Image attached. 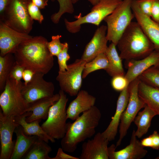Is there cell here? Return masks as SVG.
I'll return each instance as SVG.
<instances>
[{
    "label": "cell",
    "instance_id": "obj_1",
    "mask_svg": "<svg viewBox=\"0 0 159 159\" xmlns=\"http://www.w3.org/2000/svg\"><path fill=\"white\" fill-rule=\"evenodd\" d=\"M46 39L33 37L21 43L13 54L16 62L35 72L47 73L54 66V58L47 46Z\"/></svg>",
    "mask_w": 159,
    "mask_h": 159
},
{
    "label": "cell",
    "instance_id": "obj_2",
    "mask_svg": "<svg viewBox=\"0 0 159 159\" xmlns=\"http://www.w3.org/2000/svg\"><path fill=\"white\" fill-rule=\"evenodd\" d=\"M101 117L100 111L94 106L83 112L73 122H67L66 134L61 142L64 151L73 153L79 143L92 137Z\"/></svg>",
    "mask_w": 159,
    "mask_h": 159
},
{
    "label": "cell",
    "instance_id": "obj_3",
    "mask_svg": "<svg viewBox=\"0 0 159 159\" xmlns=\"http://www.w3.org/2000/svg\"><path fill=\"white\" fill-rule=\"evenodd\" d=\"M122 59L127 61L143 58L154 50L153 45L137 21H132L117 45Z\"/></svg>",
    "mask_w": 159,
    "mask_h": 159
},
{
    "label": "cell",
    "instance_id": "obj_4",
    "mask_svg": "<svg viewBox=\"0 0 159 159\" xmlns=\"http://www.w3.org/2000/svg\"><path fill=\"white\" fill-rule=\"evenodd\" d=\"M132 0H123L103 20L107 25V39L116 46L121 36L135 18L131 8Z\"/></svg>",
    "mask_w": 159,
    "mask_h": 159
},
{
    "label": "cell",
    "instance_id": "obj_5",
    "mask_svg": "<svg viewBox=\"0 0 159 159\" xmlns=\"http://www.w3.org/2000/svg\"><path fill=\"white\" fill-rule=\"evenodd\" d=\"M59 100L50 108L46 121L41 126L50 137L54 139H62L67 130V103L68 99L64 92L60 90Z\"/></svg>",
    "mask_w": 159,
    "mask_h": 159
},
{
    "label": "cell",
    "instance_id": "obj_6",
    "mask_svg": "<svg viewBox=\"0 0 159 159\" xmlns=\"http://www.w3.org/2000/svg\"><path fill=\"white\" fill-rule=\"evenodd\" d=\"M23 82L9 77L0 95V106L5 115L16 116L27 112L29 105L21 92Z\"/></svg>",
    "mask_w": 159,
    "mask_h": 159
},
{
    "label": "cell",
    "instance_id": "obj_7",
    "mask_svg": "<svg viewBox=\"0 0 159 159\" xmlns=\"http://www.w3.org/2000/svg\"><path fill=\"white\" fill-rule=\"evenodd\" d=\"M29 1L10 0L1 16L0 21L18 32L29 34L32 29L33 20L28 10Z\"/></svg>",
    "mask_w": 159,
    "mask_h": 159
},
{
    "label": "cell",
    "instance_id": "obj_8",
    "mask_svg": "<svg viewBox=\"0 0 159 159\" xmlns=\"http://www.w3.org/2000/svg\"><path fill=\"white\" fill-rule=\"evenodd\" d=\"M123 0H99L93 6L91 11L82 16L81 14L75 16L76 20L69 21L64 19L66 28L69 32L74 33L79 32L81 25L86 23L91 24L98 26L101 22L107 16L111 14L120 4Z\"/></svg>",
    "mask_w": 159,
    "mask_h": 159
},
{
    "label": "cell",
    "instance_id": "obj_9",
    "mask_svg": "<svg viewBox=\"0 0 159 159\" xmlns=\"http://www.w3.org/2000/svg\"><path fill=\"white\" fill-rule=\"evenodd\" d=\"M139 77L129 84L130 95L127 106L121 116L119 125V136L116 147L120 145L126 136L132 122L139 111L146 105L139 97L138 86L140 81Z\"/></svg>",
    "mask_w": 159,
    "mask_h": 159
},
{
    "label": "cell",
    "instance_id": "obj_10",
    "mask_svg": "<svg viewBox=\"0 0 159 159\" xmlns=\"http://www.w3.org/2000/svg\"><path fill=\"white\" fill-rule=\"evenodd\" d=\"M86 63L81 59H77L67 65L65 71H59L56 79L61 90L72 97L77 95L82 85V73Z\"/></svg>",
    "mask_w": 159,
    "mask_h": 159
},
{
    "label": "cell",
    "instance_id": "obj_11",
    "mask_svg": "<svg viewBox=\"0 0 159 159\" xmlns=\"http://www.w3.org/2000/svg\"><path fill=\"white\" fill-rule=\"evenodd\" d=\"M44 74L36 72L32 80L26 85H22L21 92L26 103H30L42 98L54 95V84L44 79Z\"/></svg>",
    "mask_w": 159,
    "mask_h": 159
},
{
    "label": "cell",
    "instance_id": "obj_12",
    "mask_svg": "<svg viewBox=\"0 0 159 159\" xmlns=\"http://www.w3.org/2000/svg\"><path fill=\"white\" fill-rule=\"evenodd\" d=\"M19 125L15 120V116L4 115L0 109V159H11L15 142L12 140L13 135L16 128Z\"/></svg>",
    "mask_w": 159,
    "mask_h": 159
},
{
    "label": "cell",
    "instance_id": "obj_13",
    "mask_svg": "<svg viewBox=\"0 0 159 159\" xmlns=\"http://www.w3.org/2000/svg\"><path fill=\"white\" fill-rule=\"evenodd\" d=\"M32 37L16 31L0 21V56L14 54L21 43Z\"/></svg>",
    "mask_w": 159,
    "mask_h": 159
},
{
    "label": "cell",
    "instance_id": "obj_14",
    "mask_svg": "<svg viewBox=\"0 0 159 159\" xmlns=\"http://www.w3.org/2000/svg\"><path fill=\"white\" fill-rule=\"evenodd\" d=\"M109 143L102 133H97L92 139L83 143L80 159H109Z\"/></svg>",
    "mask_w": 159,
    "mask_h": 159
},
{
    "label": "cell",
    "instance_id": "obj_15",
    "mask_svg": "<svg viewBox=\"0 0 159 159\" xmlns=\"http://www.w3.org/2000/svg\"><path fill=\"white\" fill-rule=\"evenodd\" d=\"M135 131L133 130L130 144L124 148L116 151V145L112 144L108 148L110 159H141L144 158L148 153L137 139Z\"/></svg>",
    "mask_w": 159,
    "mask_h": 159
},
{
    "label": "cell",
    "instance_id": "obj_16",
    "mask_svg": "<svg viewBox=\"0 0 159 159\" xmlns=\"http://www.w3.org/2000/svg\"><path fill=\"white\" fill-rule=\"evenodd\" d=\"M131 8L136 21L153 45L155 50L159 52V24L144 14L135 0H132Z\"/></svg>",
    "mask_w": 159,
    "mask_h": 159
},
{
    "label": "cell",
    "instance_id": "obj_17",
    "mask_svg": "<svg viewBox=\"0 0 159 159\" xmlns=\"http://www.w3.org/2000/svg\"><path fill=\"white\" fill-rule=\"evenodd\" d=\"M107 26L102 25L96 30L90 42L86 45L81 59L89 62L101 53H105L108 46L106 37Z\"/></svg>",
    "mask_w": 159,
    "mask_h": 159
},
{
    "label": "cell",
    "instance_id": "obj_18",
    "mask_svg": "<svg viewBox=\"0 0 159 159\" xmlns=\"http://www.w3.org/2000/svg\"><path fill=\"white\" fill-rule=\"evenodd\" d=\"M127 66V71L125 76L130 84L151 67H159V52L154 50L140 59L129 60Z\"/></svg>",
    "mask_w": 159,
    "mask_h": 159
},
{
    "label": "cell",
    "instance_id": "obj_19",
    "mask_svg": "<svg viewBox=\"0 0 159 159\" xmlns=\"http://www.w3.org/2000/svg\"><path fill=\"white\" fill-rule=\"evenodd\" d=\"M129 86L120 92L117 101L114 115L112 117V120L107 128L102 133L103 136L109 142L115 139L121 116L127 105L130 95Z\"/></svg>",
    "mask_w": 159,
    "mask_h": 159
},
{
    "label": "cell",
    "instance_id": "obj_20",
    "mask_svg": "<svg viewBox=\"0 0 159 159\" xmlns=\"http://www.w3.org/2000/svg\"><path fill=\"white\" fill-rule=\"evenodd\" d=\"M96 98L86 91L80 90L77 97L69 103L67 109V119L74 120L83 112L94 106Z\"/></svg>",
    "mask_w": 159,
    "mask_h": 159
},
{
    "label": "cell",
    "instance_id": "obj_21",
    "mask_svg": "<svg viewBox=\"0 0 159 159\" xmlns=\"http://www.w3.org/2000/svg\"><path fill=\"white\" fill-rule=\"evenodd\" d=\"M59 93L51 97L41 98L29 104L27 112L32 114L26 118L27 122H30L39 119H47L50 107L60 98Z\"/></svg>",
    "mask_w": 159,
    "mask_h": 159
},
{
    "label": "cell",
    "instance_id": "obj_22",
    "mask_svg": "<svg viewBox=\"0 0 159 159\" xmlns=\"http://www.w3.org/2000/svg\"><path fill=\"white\" fill-rule=\"evenodd\" d=\"M31 114L32 112H27L15 117L16 122L22 127L25 134L27 135L37 136L47 143L49 141L55 142V139L48 135L39 125L41 119L36 120L30 122L26 121V117Z\"/></svg>",
    "mask_w": 159,
    "mask_h": 159
},
{
    "label": "cell",
    "instance_id": "obj_23",
    "mask_svg": "<svg viewBox=\"0 0 159 159\" xmlns=\"http://www.w3.org/2000/svg\"><path fill=\"white\" fill-rule=\"evenodd\" d=\"M14 132L16 134V139L10 159H22L39 137L26 135L20 125L16 127Z\"/></svg>",
    "mask_w": 159,
    "mask_h": 159
},
{
    "label": "cell",
    "instance_id": "obj_24",
    "mask_svg": "<svg viewBox=\"0 0 159 159\" xmlns=\"http://www.w3.org/2000/svg\"><path fill=\"white\" fill-rule=\"evenodd\" d=\"M138 94L146 105L157 115H159V88L150 85L140 80Z\"/></svg>",
    "mask_w": 159,
    "mask_h": 159
},
{
    "label": "cell",
    "instance_id": "obj_25",
    "mask_svg": "<svg viewBox=\"0 0 159 159\" xmlns=\"http://www.w3.org/2000/svg\"><path fill=\"white\" fill-rule=\"evenodd\" d=\"M116 47L111 43L105 53L109 61V66L105 71L112 77L117 75H125L122 59L118 54Z\"/></svg>",
    "mask_w": 159,
    "mask_h": 159
},
{
    "label": "cell",
    "instance_id": "obj_26",
    "mask_svg": "<svg viewBox=\"0 0 159 159\" xmlns=\"http://www.w3.org/2000/svg\"><path fill=\"white\" fill-rule=\"evenodd\" d=\"M156 113L146 105L142 111H139L133 121L137 129L135 131L138 138H140L148 132L152 119L156 115Z\"/></svg>",
    "mask_w": 159,
    "mask_h": 159
},
{
    "label": "cell",
    "instance_id": "obj_27",
    "mask_svg": "<svg viewBox=\"0 0 159 159\" xmlns=\"http://www.w3.org/2000/svg\"><path fill=\"white\" fill-rule=\"evenodd\" d=\"M47 143L39 137L22 159H52L49 154L52 149Z\"/></svg>",
    "mask_w": 159,
    "mask_h": 159
},
{
    "label": "cell",
    "instance_id": "obj_28",
    "mask_svg": "<svg viewBox=\"0 0 159 159\" xmlns=\"http://www.w3.org/2000/svg\"><path fill=\"white\" fill-rule=\"evenodd\" d=\"M8 53L0 56V92L4 90L12 68L16 62L14 55Z\"/></svg>",
    "mask_w": 159,
    "mask_h": 159
},
{
    "label": "cell",
    "instance_id": "obj_29",
    "mask_svg": "<svg viewBox=\"0 0 159 159\" xmlns=\"http://www.w3.org/2000/svg\"><path fill=\"white\" fill-rule=\"evenodd\" d=\"M109 66L108 59L105 53L99 54L92 61L85 64L82 73V78H86L90 73L100 69L106 70Z\"/></svg>",
    "mask_w": 159,
    "mask_h": 159
},
{
    "label": "cell",
    "instance_id": "obj_30",
    "mask_svg": "<svg viewBox=\"0 0 159 159\" xmlns=\"http://www.w3.org/2000/svg\"><path fill=\"white\" fill-rule=\"evenodd\" d=\"M138 77L140 80L146 83L159 88V67H152Z\"/></svg>",
    "mask_w": 159,
    "mask_h": 159
},
{
    "label": "cell",
    "instance_id": "obj_31",
    "mask_svg": "<svg viewBox=\"0 0 159 159\" xmlns=\"http://www.w3.org/2000/svg\"><path fill=\"white\" fill-rule=\"evenodd\" d=\"M53 1L54 0H52ZM59 4L58 11L51 16L52 21L54 24L59 23L62 16L64 13L72 14L74 11L72 0H57Z\"/></svg>",
    "mask_w": 159,
    "mask_h": 159
},
{
    "label": "cell",
    "instance_id": "obj_32",
    "mask_svg": "<svg viewBox=\"0 0 159 159\" xmlns=\"http://www.w3.org/2000/svg\"><path fill=\"white\" fill-rule=\"evenodd\" d=\"M61 36L57 35L52 37V40L48 42L47 46L51 55L57 57L64 47L66 42L62 43L59 40Z\"/></svg>",
    "mask_w": 159,
    "mask_h": 159
},
{
    "label": "cell",
    "instance_id": "obj_33",
    "mask_svg": "<svg viewBox=\"0 0 159 159\" xmlns=\"http://www.w3.org/2000/svg\"><path fill=\"white\" fill-rule=\"evenodd\" d=\"M68 44L66 42L64 47L57 57L59 72H64L67 69V62L70 58L68 53Z\"/></svg>",
    "mask_w": 159,
    "mask_h": 159
},
{
    "label": "cell",
    "instance_id": "obj_34",
    "mask_svg": "<svg viewBox=\"0 0 159 159\" xmlns=\"http://www.w3.org/2000/svg\"><path fill=\"white\" fill-rule=\"evenodd\" d=\"M111 84L114 90L121 92L127 87L129 83L125 75H117L112 77Z\"/></svg>",
    "mask_w": 159,
    "mask_h": 159
},
{
    "label": "cell",
    "instance_id": "obj_35",
    "mask_svg": "<svg viewBox=\"0 0 159 159\" xmlns=\"http://www.w3.org/2000/svg\"><path fill=\"white\" fill-rule=\"evenodd\" d=\"M27 8L29 14L33 20L37 21L42 24L44 19L43 15L40 10V9L30 0L28 4Z\"/></svg>",
    "mask_w": 159,
    "mask_h": 159
},
{
    "label": "cell",
    "instance_id": "obj_36",
    "mask_svg": "<svg viewBox=\"0 0 159 159\" xmlns=\"http://www.w3.org/2000/svg\"><path fill=\"white\" fill-rule=\"evenodd\" d=\"M141 11L145 15L150 17L153 0H135Z\"/></svg>",
    "mask_w": 159,
    "mask_h": 159
},
{
    "label": "cell",
    "instance_id": "obj_37",
    "mask_svg": "<svg viewBox=\"0 0 159 159\" xmlns=\"http://www.w3.org/2000/svg\"><path fill=\"white\" fill-rule=\"evenodd\" d=\"M25 69L16 62L12 68L9 77L18 82L21 81L22 79L23 72Z\"/></svg>",
    "mask_w": 159,
    "mask_h": 159
},
{
    "label": "cell",
    "instance_id": "obj_38",
    "mask_svg": "<svg viewBox=\"0 0 159 159\" xmlns=\"http://www.w3.org/2000/svg\"><path fill=\"white\" fill-rule=\"evenodd\" d=\"M150 17L159 24V0H153Z\"/></svg>",
    "mask_w": 159,
    "mask_h": 159
},
{
    "label": "cell",
    "instance_id": "obj_39",
    "mask_svg": "<svg viewBox=\"0 0 159 159\" xmlns=\"http://www.w3.org/2000/svg\"><path fill=\"white\" fill-rule=\"evenodd\" d=\"M52 159H80L76 157L65 153L62 148H59L56 155Z\"/></svg>",
    "mask_w": 159,
    "mask_h": 159
},
{
    "label": "cell",
    "instance_id": "obj_40",
    "mask_svg": "<svg viewBox=\"0 0 159 159\" xmlns=\"http://www.w3.org/2000/svg\"><path fill=\"white\" fill-rule=\"evenodd\" d=\"M151 139V147L153 149L158 150L159 149V133L156 130L150 135Z\"/></svg>",
    "mask_w": 159,
    "mask_h": 159
},
{
    "label": "cell",
    "instance_id": "obj_41",
    "mask_svg": "<svg viewBox=\"0 0 159 159\" xmlns=\"http://www.w3.org/2000/svg\"><path fill=\"white\" fill-rule=\"evenodd\" d=\"M35 72L33 71L28 69H25L23 72L22 79L25 85L27 84L32 79Z\"/></svg>",
    "mask_w": 159,
    "mask_h": 159
},
{
    "label": "cell",
    "instance_id": "obj_42",
    "mask_svg": "<svg viewBox=\"0 0 159 159\" xmlns=\"http://www.w3.org/2000/svg\"><path fill=\"white\" fill-rule=\"evenodd\" d=\"M10 0H0V17L2 16Z\"/></svg>",
    "mask_w": 159,
    "mask_h": 159
},
{
    "label": "cell",
    "instance_id": "obj_43",
    "mask_svg": "<svg viewBox=\"0 0 159 159\" xmlns=\"http://www.w3.org/2000/svg\"><path fill=\"white\" fill-rule=\"evenodd\" d=\"M32 2L37 6L40 9H42L45 8L47 5V3L44 0H31Z\"/></svg>",
    "mask_w": 159,
    "mask_h": 159
},
{
    "label": "cell",
    "instance_id": "obj_44",
    "mask_svg": "<svg viewBox=\"0 0 159 159\" xmlns=\"http://www.w3.org/2000/svg\"><path fill=\"white\" fill-rule=\"evenodd\" d=\"M88 1L93 6L96 4L99 0H88Z\"/></svg>",
    "mask_w": 159,
    "mask_h": 159
},
{
    "label": "cell",
    "instance_id": "obj_45",
    "mask_svg": "<svg viewBox=\"0 0 159 159\" xmlns=\"http://www.w3.org/2000/svg\"><path fill=\"white\" fill-rule=\"evenodd\" d=\"M80 0H72L73 4H74L78 2Z\"/></svg>",
    "mask_w": 159,
    "mask_h": 159
},
{
    "label": "cell",
    "instance_id": "obj_46",
    "mask_svg": "<svg viewBox=\"0 0 159 159\" xmlns=\"http://www.w3.org/2000/svg\"><path fill=\"white\" fill-rule=\"evenodd\" d=\"M155 159H159V155L155 158Z\"/></svg>",
    "mask_w": 159,
    "mask_h": 159
},
{
    "label": "cell",
    "instance_id": "obj_47",
    "mask_svg": "<svg viewBox=\"0 0 159 159\" xmlns=\"http://www.w3.org/2000/svg\"><path fill=\"white\" fill-rule=\"evenodd\" d=\"M47 3V2L48 1V0H44Z\"/></svg>",
    "mask_w": 159,
    "mask_h": 159
},
{
    "label": "cell",
    "instance_id": "obj_48",
    "mask_svg": "<svg viewBox=\"0 0 159 159\" xmlns=\"http://www.w3.org/2000/svg\"><path fill=\"white\" fill-rule=\"evenodd\" d=\"M27 0V1H29L30 0Z\"/></svg>",
    "mask_w": 159,
    "mask_h": 159
}]
</instances>
